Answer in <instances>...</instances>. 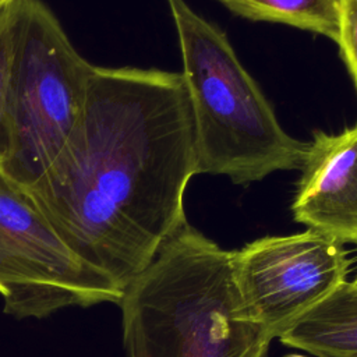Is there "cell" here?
I'll list each match as a JSON object with an SVG mask.
<instances>
[{
	"mask_svg": "<svg viewBox=\"0 0 357 357\" xmlns=\"http://www.w3.org/2000/svg\"><path fill=\"white\" fill-rule=\"evenodd\" d=\"M93 67L40 0L14 3L1 169L32 185L78 124Z\"/></svg>",
	"mask_w": 357,
	"mask_h": 357,
	"instance_id": "cell-4",
	"label": "cell"
},
{
	"mask_svg": "<svg viewBox=\"0 0 357 357\" xmlns=\"http://www.w3.org/2000/svg\"><path fill=\"white\" fill-rule=\"evenodd\" d=\"M181 52L197 148V174L258 181L301 169L310 142L289 135L225 32L185 0H167Z\"/></svg>",
	"mask_w": 357,
	"mask_h": 357,
	"instance_id": "cell-3",
	"label": "cell"
},
{
	"mask_svg": "<svg viewBox=\"0 0 357 357\" xmlns=\"http://www.w3.org/2000/svg\"><path fill=\"white\" fill-rule=\"evenodd\" d=\"M354 282H356V283H357V276H356V279H354Z\"/></svg>",
	"mask_w": 357,
	"mask_h": 357,
	"instance_id": "cell-14",
	"label": "cell"
},
{
	"mask_svg": "<svg viewBox=\"0 0 357 357\" xmlns=\"http://www.w3.org/2000/svg\"><path fill=\"white\" fill-rule=\"evenodd\" d=\"M13 20H14V3L0 10V160L3 159L7 148L6 92H7L10 57H11Z\"/></svg>",
	"mask_w": 357,
	"mask_h": 357,
	"instance_id": "cell-10",
	"label": "cell"
},
{
	"mask_svg": "<svg viewBox=\"0 0 357 357\" xmlns=\"http://www.w3.org/2000/svg\"><path fill=\"white\" fill-rule=\"evenodd\" d=\"M344 244L315 230L257 238L231 251L240 294L257 322L279 337L347 280Z\"/></svg>",
	"mask_w": 357,
	"mask_h": 357,
	"instance_id": "cell-6",
	"label": "cell"
},
{
	"mask_svg": "<svg viewBox=\"0 0 357 357\" xmlns=\"http://www.w3.org/2000/svg\"><path fill=\"white\" fill-rule=\"evenodd\" d=\"M119 305L127 357H266L273 339L240 294L231 251L188 222Z\"/></svg>",
	"mask_w": 357,
	"mask_h": 357,
	"instance_id": "cell-2",
	"label": "cell"
},
{
	"mask_svg": "<svg viewBox=\"0 0 357 357\" xmlns=\"http://www.w3.org/2000/svg\"><path fill=\"white\" fill-rule=\"evenodd\" d=\"M286 357H312V356H310V354H307V356H304V354H289Z\"/></svg>",
	"mask_w": 357,
	"mask_h": 357,
	"instance_id": "cell-13",
	"label": "cell"
},
{
	"mask_svg": "<svg viewBox=\"0 0 357 357\" xmlns=\"http://www.w3.org/2000/svg\"><path fill=\"white\" fill-rule=\"evenodd\" d=\"M15 1H18V0H0V10H1L3 7H6V6H8V4L15 3Z\"/></svg>",
	"mask_w": 357,
	"mask_h": 357,
	"instance_id": "cell-12",
	"label": "cell"
},
{
	"mask_svg": "<svg viewBox=\"0 0 357 357\" xmlns=\"http://www.w3.org/2000/svg\"><path fill=\"white\" fill-rule=\"evenodd\" d=\"M336 43L357 89V0H340Z\"/></svg>",
	"mask_w": 357,
	"mask_h": 357,
	"instance_id": "cell-11",
	"label": "cell"
},
{
	"mask_svg": "<svg viewBox=\"0 0 357 357\" xmlns=\"http://www.w3.org/2000/svg\"><path fill=\"white\" fill-rule=\"evenodd\" d=\"M279 340L312 357H357V283L346 280Z\"/></svg>",
	"mask_w": 357,
	"mask_h": 357,
	"instance_id": "cell-8",
	"label": "cell"
},
{
	"mask_svg": "<svg viewBox=\"0 0 357 357\" xmlns=\"http://www.w3.org/2000/svg\"><path fill=\"white\" fill-rule=\"evenodd\" d=\"M231 13L325 35L336 42L340 0H219Z\"/></svg>",
	"mask_w": 357,
	"mask_h": 357,
	"instance_id": "cell-9",
	"label": "cell"
},
{
	"mask_svg": "<svg viewBox=\"0 0 357 357\" xmlns=\"http://www.w3.org/2000/svg\"><path fill=\"white\" fill-rule=\"evenodd\" d=\"M124 290L63 241L28 187L0 166V296L18 319L119 304Z\"/></svg>",
	"mask_w": 357,
	"mask_h": 357,
	"instance_id": "cell-5",
	"label": "cell"
},
{
	"mask_svg": "<svg viewBox=\"0 0 357 357\" xmlns=\"http://www.w3.org/2000/svg\"><path fill=\"white\" fill-rule=\"evenodd\" d=\"M300 170L294 220L357 245V124L340 134L315 131Z\"/></svg>",
	"mask_w": 357,
	"mask_h": 357,
	"instance_id": "cell-7",
	"label": "cell"
},
{
	"mask_svg": "<svg viewBox=\"0 0 357 357\" xmlns=\"http://www.w3.org/2000/svg\"><path fill=\"white\" fill-rule=\"evenodd\" d=\"M194 174L181 73L95 66L78 124L28 190L71 251L124 290L187 222Z\"/></svg>",
	"mask_w": 357,
	"mask_h": 357,
	"instance_id": "cell-1",
	"label": "cell"
}]
</instances>
